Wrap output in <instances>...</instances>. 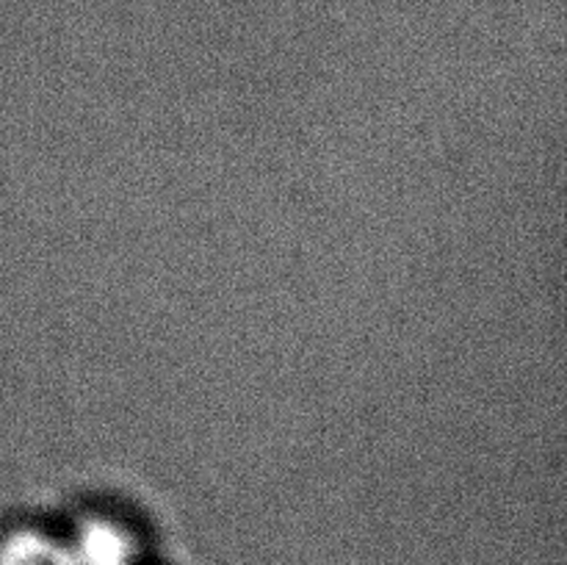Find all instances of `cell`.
<instances>
[{
  "label": "cell",
  "mask_w": 567,
  "mask_h": 565,
  "mask_svg": "<svg viewBox=\"0 0 567 565\" xmlns=\"http://www.w3.org/2000/svg\"><path fill=\"white\" fill-rule=\"evenodd\" d=\"M0 565H72V559L61 557L48 546L33 548V541H9L0 543Z\"/></svg>",
  "instance_id": "cell-1"
}]
</instances>
